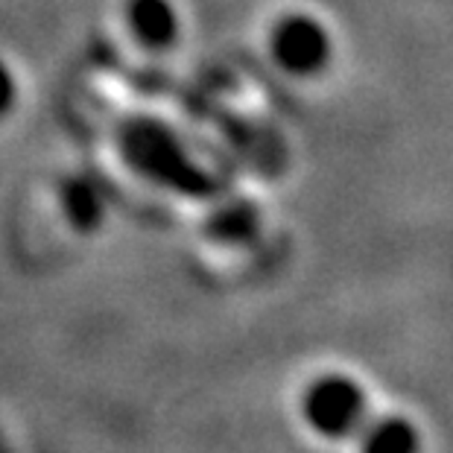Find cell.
<instances>
[{
	"label": "cell",
	"instance_id": "7",
	"mask_svg": "<svg viewBox=\"0 0 453 453\" xmlns=\"http://www.w3.org/2000/svg\"><path fill=\"white\" fill-rule=\"evenodd\" d=\"M15 100V85H12V76L4 65H0V114H4L9 105Z\"/></svg>",
	"mask_w": 453,
	"mask_h": 453
},
{
	"label": "cell",
	"instance_id": "3",
	"mask_svg": "<svg viewBox=\"0 0 453 453\" xmlns=\"http://www.w3.org/2000/svg\"><path fill=\"white\" fill-rule=\"evenodd\" d=\"M127 24L150 50H164L179 35V15L170 0H127Z\"/></svg>",
	"mask_w": 453,
	"mask_h": 453
},
{
	"label": "cell",
	"instance_id": "4",
	"mask_svg": "<svg viewBox=\"0 0 453 453\" xmlns=\"http://www.w3.org/2000/svg\"><path fill=\"white\" fill-rule=\"evenodd\" d=\"M357 436L360 453H418V430L401 416L365 421Z\"/></svg>",
	"mask_w": 453,
	"mask_h": 453
},
{
	"label": "cell",
	"instance_id": "6",
	"mask_svg": "<svg viewBox=\"0 0 453 453\" xmlns=\"http://www.w3.org/2000/svg\"><path fill=\"white\" fill-rule=\"evenodd\" d=\"M219 240H228V243H237V240L252 237L257 231V217L252 205H226L219 214L211 219Z\"/></svg>",
	"mask_w": 453,
	"mask_h": 453
},
{
	"label": "cell",
	"instance_id": "5",
	"mask_svg": "<svg viewBox=\"0 0 453 453\" xmlns=\"http://www.w3.org/2000/svg\"><path fill=\"white\" fill-rule=\"evenodd\" d=\"M65 202H67V217H71V223L76 228H97L105 205H103V196L91 188V181L67 188Z\"/></svg>",
	"mask_w": 453,
	"mask_h": 453
},
{
	"label": "cell",
	"instance_id": "1",
	"mask_svg": "<svg viewBox=\"0 0 453 453\" xmlns=\"http://www.w3.org/2000/svg\"><path fill=\"white\" fill-rule=\"evenodd\" d=\"M304 421L325 439H349L365 424V395L360 383L345 374H322L302 398Z\"/></svg>",
	"mask_w": 453,
	"mask_h": 453
},
{
	"label": "cell",
	"instance_id": "2",
	"mask_svg": "<svg viewBox=\"0 0 453 453\" xmlns=\"http://www.w3.org/2000/svg\"><path fill=\"white\" fill-rule=\"evenodd\" d=\"M269 53L275 65L290 76H319L334 56V42L327 27L313 15H284L269 33Z\"/></svg>",
	"mask_w": 453,
	"mask_h": 453
}]
</instances>
